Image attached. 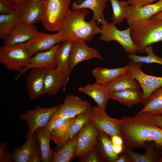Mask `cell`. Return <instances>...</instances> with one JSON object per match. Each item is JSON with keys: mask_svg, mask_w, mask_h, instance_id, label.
<instances>
[{"mask_svg": "<svg viewBox=\"0 0 162 162\" xmlns=\"http://www.w3.org/2000/svg\"><path fill=\"white\" fill-rule=\"evenodd\" d=\"M90 12L86 8L70 10L58 31L61 33L63 41H90L95 35L100 34L101 28L96 21L93 19L88 21L85 20Z\"/></svg>", "mask_w": 162, "mask_h": 162, "instance_id": "6da1fadb", "label": "cell"}, {"mask_svg": "<svg viewBox=\"0 0 162 162\" xmlns=\"http://www.w3.org/2000/svg\"><path fill=\"white\" fill-rule=\"evenodd\" d=\"M129 27L132 40L140 53H144L149 45L162 41V21L150 19L135 22Z\"/></svg>", "mask_w": 162, "mask_h": 162, "instance_id": "7a4b0ae2", "label": "cell"}, {"mask_svg": "<svg viewBox=\"0 0 162 162\" xmlns=\"http://www.w3.org/2000/svg\"><path fill=\"white\" fill-rule=\"evenodd\" d=\"M71 0H46L43 2L44 14L42 22L51 32H58L63 21L69 14Z\"/></svg>", "mask_w": 162, "mask_h": 162, "instance_id": "3957f363", "label": "cell"}, {"mask_svg": "<svg viewBox=\"0 0 162 162\" xmlns=\"http://www.w3.org/2000/svg\"><path fill=\"white\" fill-rule=\"evenodd\" d=\"M31 58L23 43L0 47V63L9 70L21 72Z\"/></svg>", "mask_w": 162, "mask_h": 162, "instance_id": "277c9868", "label": "cell"}, {"mask_svg": "<svg viewBox=\"0 0 162 162\" xmlns=\"http://www.w3.org/2000/svg\"><path fill=\"white\" fill-rule=\"evenodd\" d=\"M100 40L109 42L114 40L118 43L129 54H136L137 50L132 40L130 28L122 30L118 29L116 24L106 21L100 26Z\"/></svg>", "mask_w": 162, "mask_h": 162, "instance_id": "5b68a950", "label": "cell"}, {"mask_svg": "<svg viewBox=\"0 0 162 162\" xmlns=\"http://www.w3.org/2000/svg\"><path fill=\"white\" fill-rule=\"evenodd\" d=\"M144 64L134 63L130 60L128 64V72L139 82L142 89L141 104L144 106L152 93L162 86V76H156L144 73L141 69Z\"/></svg>", "mask_w": 162, "mask_h": 162, "instance_id": "8992f818", "label": "cell"}, {"mask_svg": "<svg viewBox=\"0 0 162 162\" xmlns=\"http://www.w3.org/2000/svg\"><path fill=\"white\" fill-rule=\"evenodd\" d=\"M61 105L49 108H43L37 105L34 109L27 110L26 113L20 115V118L26 121L28 125V130L26 137L38 129L44 128Z\"/></svg>", "mask_w": 162, "mask_h": 162, "instance_id": "52a82bcc", "label": "cell"}, {"mask_svg": "<svg viewBox=\"0 0 162 162\" xmlns=\"http://www.w3.org/2000/svg\"><path fill=\"white\" fill-rule=\"evenodd\" d=\"M90 120L100 131L110 136L114 135L121 136L120 132L121 119L110 117L105 110L97 106L92 107Z\"/></svg>", "mask_w": 162, "mask_h": 162, "instance_id": "ba28073f", "label": "cell"}, {"mask_svg": "<svg viewBox=\"0 0 162 162\" xmlns=\"http://www.w3.org/2000/svg\"><path fill=\"white\" fill-rule=\"evenodd\" d=\"M61 33L58 32L52 34L40 32L36 36L24 43L28 54L31 57L38 52L49 50L63 40Z\"/></svg>", "mask_w": 162, "mask_h": 162, "instance_id": "9c48e42d", "label": "cell"}, {"mask_svg": "<svg viewBox=\"0 0 162 162\" xmlns=\"http://www.w3.org/2000/svg\"><path fill=\"white\" fill-rule=\"evenodd\" d=\"M100 131L89 120L78 134L76 157H83L96 145Z\"/></svg>", "mask_w": 162, "mask_h": 162, "instance_id": "30bf717a", "label": "cell"}, {"mask_svg": "<svg viewBox=\"0 0 162 162\" xmlns=\"http://www.w3.org/2000/svg\"><path fill=\"white\" fill-rule=\"evenodd\" d=\"M59 44H57L49 50L38 52L32 57L29 64L16 75L15 80L17 81L28 70L33 68H43L47 70L56 69L57 63L55 53Z\"/></svg>", "mask_w": 162, "mask_h": 162, "instance_id": "8fae6325", "label": "cell"}, {"mask_svg": "<svg viewBox=\"0 0 162 162\" xmlns=\"http://www.w3.org/2000/svg\"><path fill=\"white\" fill-rule=\"evenodd\" d=\"M91 107L87 101L74 95H68L53 115L65 118H72Z\"/></svg>", "mask_w": 162, "mask_h": 162, "instance_id": "7c38bea8", "label": "cell"}, {"mask_svg": "<svg viewBox=\"0 0 162 162\" xmlns=\"http://www.w3.org/2000/svg\"><path fill=\"white\" fill-rule=\"evenodd\" d=\"M96 58L102 60L103 57L96 48L88 46L84 41L73 42L71 49L69 61L70 73L78 63L84 61Z\"/></svg>", "mask_w": 162, "mask_h": 162, "instance_id": "4fadbf2b", "label": "cell"}, {"mask_svg": "<svg viewBox=\"0 0 162 162\" xmlns=\"http://www.w3.org/2000/svg\"><path fill=\"white\" fill-rule=\"evenodd\" d=\"M162 10V0L141 7L128 5L126 8L125 20L129 26L135 22L151 19Z\"/></svg>", "mask_w": 162, "mask_h": 162, "instance_id": "5bb4252c", "label": "cell"}, {"mask_svg": "<svg viewBox=\"0 0 162 162\" xmlns=\"http://www.w3.org/2000/svg\"><path fill=\"white\" fill-rule=\"evenodd\" d=\"M40 32L34 25H28L20 22L4 39L3 45L11 46L24 43L33 38Z\"/></svg>", "mask_w": 162, "mask_h": 162, "instance_id": "9a60e30c", "label": "cell"}, {"mask_svg": "<svg viewBox=\"0 0 162 162\" xmlns=\"http://www.w3.org/2000/svg\"><path fill=\"white\" fill-rule=\"evenodd\" d=\"M47 70L43 68L31 69L26 79V90L30 100L36 99L45 94L44 81Z\"/></svg>", "mask_w": 162, "mask_h": 162, "instance_id": "2e32d148", "label": "cell"}, {"mask_svg": "<svg viewBox=\"0 0 162 162\" xmlns=\"http://www.w3.org/2000/svg\"><path fill=\"white\" fill-rule=\"evenodd\" d=\"M19 9L21 22L32 25L42 22L44 14L43 2L30 0Z\"/></svg>", "mask_w": 162, "mask_h": 162, "instance_id": "e0dca14e", "label": "cell"}, {"mask_svg": "<svg viewBox=\"0 0 162 162\" xmlns=\"http://www.w3.org/2000/svg\"><path fill=\"white\" fill-rule=\"evenodd\" d=\"M69 77L56 68L48 70L44 81L45 94L51 96L57 94L63 88H65Z\"/></svg>", "mask_w": 162, "mask_h": 162, "instance_id": "ac0fdd59", "label": "cell"}, {"mask_svg": "<svg viewBox=\"0 0 162 162\" xmlns=\"http://www.w3.org/2000/svg\"><path fill=\"white\" fill-rule=\"evenodd\" d=\"M39 147L35 132L27 137L21 147L15 148L10 153L11 159L14 162H29L35 151Z\"/></svg>", "mask_w": 162, "mask_h": 162, "instance_id": "d6986e66", "label": "cell"}, {"mask_svg": "<svg viewBox=\"0 0 162 162\" xmlns=\"http://www.w3.org/2000/svg\"><path fill=\"white\" fill-rule=\"evenodd\" d=\"M108 0H84L78 3L75 1L71 4L73 10L86 8L93 12L92 19L96 21L98 25L102 24L106 21L105 19L104 11L106 8V3Z\"/></svg>", "mask_w": 162, "mask_h": 162, "instance_id": "ffe728a7", "label": "cell"}, {"mask_svg": "<svg viewBox=\"0 0 162 162\" xmlns=\"http://www.w3.org/2000/svg\"><path fill=\"white\" fill-rule=\"evenodd\" d=\"M79 90L91 97L96 103L98 106L106 110L107 103L110 99V92L106 86L95 82L80 87Z\"/></svg>", "mask_w": 162, "mask_h": 162, "instance_id": "44dd1931", "label": "cell"}, {"mask_svg": "<svg viewBox=\"0 0 162 162\" xmlns=\"http://www.w3.org/2000/svg\"><path fill=\"white\" fill-rule=\"evenodd\" d=\"M128 65L114 68L97 67L92 71L96 83L106 86L120 76L128 72Z\"/></svg>", "mask_w": 162, "mask_h": 162, "instance_id": "7402d4cb", "label": "cell"}, {"mask_svg": "<svg viewBox=\"0 0 162 162\" xmlns=\"http://www.w3.org/2000/svg\"><path fill=\"white\" fill-rule=\"evenodd\" d=\"M95 146L101 161L115 162L119 158L113 151L111 136L102 131H100Z\"/></svg>", "mask_w": 162, "mask_h": 162, "instance_id": "603a6c76", "label": "cell"}, {"mask_svg": "<svg viewBox=\"0 0 162 162\" xmlns=\"http://www.w3.org/2000/svg\"><path fill=\"white\" fill-rule=\"evenodd\" d=\"M109 94L110 99L117 101L129 108L142 102V93L140 89H129L110 92Z\"/></svg>", "mask_w": 162, "mask_h": 162, "instance_id": "cb8c5ba5", "label": "cell"}, {"mask_svg": "<svg viewBox=\"0 0 162 162\" xmlns=\"http://www.w3.org/2000/svg\"><path fill=\"white\" fill-rule=\"evenodd\" d=\"M144 148L146 149V153L140 154L134 152L132 148L124 146L123 152L128 154L133 162H159L162 151L155 150L153 142H147Z\"/></svg>", "mask_w": 162, "mask_h": 162, "instance_id": "d4e9b609", "label": "cell"}, {"mask_svg": "<svg viewBox=\"0 0 162 162\" xmlns=\"http://www.w3.org/2000/svg\"><path fill=\"white\" fill-rule=\"evenodd\" d=\"M78 134L69 138L62 147L53 152L52 162H69L76 156Z\"/></svg>", "mask_w": 162, "mask_h": 162, "instance_id": "484cf974", "label": "cell"}, {"mask_svg": "<svg viewBox=\"0 0 162 162\" xmlns=\"http://www.w3.org/2000/svg\"><path fill=\"white\" fill-rule=\"evenodd\" d=\"M73 42L69 40L62 42L55 53L57 63L56 69L64 72L69 77L70 74L69 68L70 53Z\"/></svg>", "mask_w": 162, "mask_h": 162, "instance_id": "4316f807", "label": "cell"}, {"mask_svg": "<svg viewBox=\"0 0 162 162\" xmlns=\"http://www.w3.org/2000/svg\"><path fill=\"white\" fill-rule=\"evenodd\" d=\"M92 107L75 117L74 121L65 134L61 138L58 145L62 146L69 138L78 134L90 120Z\"/></svg>", "mask_w": 162, "mask_h": 162, "instance_id": "83f0119b", "label": "cell"}, {"mask_svg": "<svg viewBox=\"0 0 162 162\" xmlns=\"http://www.w3.org/2000/svg\"><path fill=\"white\" fill-rule=\"evenodd\" d=\"M35 133L41 153L42 161L52 162L53 152L50 146L51 140L50 132L42 128L37 130Z\"/></svg>", "mask_w": 162, "mask_h": 162, "instance_id": "f1b7e54d", "label": "cell"}, {"mask_svg": "<svg viewBox=\"0 0 162 162\" xmlns=\"http://www.w3.org/2000/svg\"><path fill=\"white\" fill-rule=\"evenodd\" d=\"M109 92L120 91L129 89H140L141 88L139 82L128 72L116 79L106 86Z\"/></svg>", "mask_w": 162, "mask_h": 162, "instance_id": "f546056e", "label": "cell"}, {"mask_svg": "<svg viewBox=\"0 0 162 162\" xmlns=\"http://www.w3.org/2000/svg\"><path fill=\"white\" fill-rule=\"evenodd\" d=\"M20 22V13L19 8L12 13L0 14V38L4 39L15 26Z\"/></svg>", "mask_w": 162, "mask_h": 162, "instance_id": "4dcf8cb0", "label": "cell"}, {"mask_svg": "<svg viewBox=\"0 0 162 162\" xmlns=\"http://www.w3.org/2000/svg\"><path fill=\"white\" fill-rule=\"evenodd\" d=\"M148 112L152 115H162V86L150 95L143 108L138 112Z\"/></svg>", "mask_w": 162, "mask_h": 162, "instance_id": "1f68e13d", "label": "cell"}, {"mask_svg": "<svg viewBox=\"0 0 162 162\" xmlns=\"http://www.w3.org/2000/svg\"><path fill=\"white\" fill-rule=\"evenodd\" d=\"M145 52L147 55L146 56H141L136 54H129L127 55L128 58L135 63H157L162 65V58L159 57L154 52L153 45H149L145 49Z\"/></svg>", "mask_w": 162, "mask_h": 162, "instance_id": "d6a6232c", "label": "cell"}, {"mask_svg": "<svg viewBox=\"0 0 162 162\" xmlns=\"http://www.w3.org/2000/svg\"><path fill=\"white\" fill-rule=\"evenodd\" d=\"M111 4L112 14V21L115 24H118L125 20L127 6L129 5L127 0H108Z\"/></svg>", "mask_w": 162, "mask_h": 162, "instance_id": "836d02e7", "label": "cell"}, {"mask_svg": "<svg viewBox=\"0 0 162 162\" xmlns=\"http://www.w3.org/2000/svg\"><path fill=\"white\" fill-rule=\"evenodd\" d=\"M74 118H65L60 116L53 115L44 128L50 133L68 123Z\"/></svg>", "mask_w": 162, "mask_h": 162, "instance_id": "e575fe53", "label": "cell"}, {"mask_svg": "<svg viewBox=\"0 0 162 162\" xmlns=\"http://www.w3.org/2000/svg\"><path fill=\"white\" fill-rule=\"evenodd\" d=\"M75 117L70 121L62 127L50 133L51 140L57 144L61 138L68 130L70 125L74 121Z\"/></svg>", "mask_w": 162, "mask_h": 162, "instance_id": "d590c367", "label": "cell"}, {"mask_svg": "<svg viewBox=\"0 0 162 162\" xmlns=\"http://www.w3.org/2000/svg\"><path fill=\"white\" fill-rule=\"evenodd\" d=\"M18 8L8 0H0V14H8L16 11Z\"/></svg>", "mask_w": 162, "mask_h": 162, "instance_id": "8d00e7d4", "label": "cell"}, {"mask_svg": "<svg viewBox=\"0 0 162 162\" xmlns=\"http://www.w3.org/2000/svg\"><path fill=\"white\" fill-rule=\"evenodd\" d=\"M80 159L81 161L83 162H100L101 161L95 146L83 157Z\"/></svg>", "mask_w": 162, "mask_h": 162, "instance_id": "74e56055", "label": "cell"}, {"mask_svg": "<svg viewBox=\"0 0 162 162\" xmlns=\"http://www.w3.org/2000/svg\"><path fill=\"white\" fill-rule=\"evenodd\" d=\"M8 143H1L0 144V162H12L10 153L7 147Z\"/></svg>", "mask_w": 162, "mask_h": 162, "instance_id": "f35d334b", "label": "cell"}, {"mask_svg": "<svg viewBox=\"0 0 162 162\" xmlns=\"http://www.w3.org/2000/svg\"><path fill=\"white\" fill-rule=\"evenodd\" d=\"M157 0H127L129 5L136 7H141L151 4Z\"/></svg>", "mask_w": 162, "mask_h": 162, "instance_id": "ab89813d", "label": "cell"}, {"mask_svg": "<svg viewBox=\"0 0 162 162\" xmlns=\"http://www.w3.org/2000/svg\"><path fill=\"white\" fill-rule=\"evenodd\" d=\"M41 161H42L41 155L39 146L33 154L29 162H40Z\"/></svg>", "mask_w": 162, "mask_h": 162, "instance_id": "60d3db41", "label": "cell"}, {"mask_svg": "<svg viewBox=\"0 0 162 162\" xmlns=\"http://www.w3.org/2000/svg\"><path fill=\"white\" fill-rule=\"evenodd\" d=\"M121 154L115 162H133L132 159L126 152H123Z\"/></svg>", "mask_w": 162, "mask_h": 162, "instance_id": "b9f144b4", "label": "cell"}, {"mask_svg": "<svg viewBox=\"0 0 162 162\" xmlns=\"http://www.w3.org/2000/svg\"><path fill=\"white\" fill-rule=\"evenodd\" d=\"M152 117L154 123L162 128V115L160 114L153 115Z\"/></svg>", "mask_w": 162, "mask_h": 162, "instance_id": "7bdbcfd3", "label": "cell"}, {"mask_svg": "<svg viewBox=\"0 0 162 162\" xmlns=\"http://www.w3.org/2000/svg\"><path fill=\"white\" fill-rule=\"evenodd\" d=\"M111 139L113 144L124 145V140L121 136L114 135L111 136Z\"/></svg>", "mask_w": 162, "mask_h": 162, "instance_id": "ee69618b", "label": "cell"}, {"mask_svg": "<svg viewBox=\"0 0 162 162\" xmlns=\"http://www.w3.org/2000/svg\"><path fill=\"white\" fill-rule=\"evenodd\" d=\"M124 146V145L112 144L113 149L114 152L116 154L118 155L119 154H121L123 152Z\"/></svg>", "mask_w": 162, "mask_h": 162, "instance_id": "f6af8a7d", "label": "cell"}, {"mask_svg": "<svg viewBox=\"0 0 162 162\" xmlns=\"http://www.w3.org/2000/svg\"><path fill=\"white\" fill-rule=\"evenodd\" d=\"M14 5L18 8H20L30 0H8Z\"/></svg>", "mask_w": 162, "mask_h": 162, "instance_id": "bcb514c9", "label": "cell"}, {"mask_svg": "<svg viewBox=\"0 0 162 162\" xmlns=\"http://www.w3.org/2000/svg\"><path fill=\"white\" fill-rule=\"evenodd\" d=\"M151 19L159 21H162V10L153 16Z\"/></svg>", "mask_w": 162, "mask_h": 162, "instance_id": "7dc6e473", "label": "cell"}, {"mask_svg": "<svg viewBox=\"0 0 162 162\" xmlns=\"http://www.w3.org/2000/svg\"><path fill=\"white\" fill-rule=\"evenodd\" d=\"M38 2H44L46 0H35Z\"/></svg>", "mask_w": 162, "mask_h": 162, "instance_id": "c3c4849f", "label": "cell"}, {"mask_svg": "<svg viewBox=\"0 0 162 162\" xmlns=\"http://www.w3.org/2000/svg\"><path fill=\"white\" fill-rule=\"evenodd\" d=\"M77 1V2L80 3L82 2L84 0H76Z\"/></svg>", "mask_w": 162, "mask_h": 162, "instance_id": "681fc988", "label": "cell"}, {"mask_svg": "<svg viewBox=\"0 0 162 162\" xmlns=\"http://www.w3.org/2000/svg\"><path fill=\"white\" fill-rule=\"evenodd\" d=\"M159 162H162V155L160 158Z\"/></svg>", "mask_w": 162, "mask_h": 162, "instance_id": "f907efd6", "label": "cell"}]
</instances>
